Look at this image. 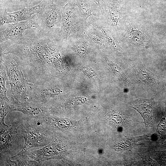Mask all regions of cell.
I'll list each match as a JSON object with an SVG mask.
<instances>
[{"mask_svg": "<svg viewBox=\"0 0 166 166\" xmlns=\"http://www.w3.org/2000/svg\"><path fill=\"white\" fill-rule=\"evenodd\" d=\"M31 29L1 43L0 53H13L20 59L29 82L50 80L53 69L62 58L59 43L61 40L58 36Z\"/></svg>", "mask_w": 166, "mask_h": 166, "instance_id": "obj_1", "label": "cell"}, {"mask_svg": "<svg viewBox=\"0 0 166 166\" xmlns=\"http://www.w3.org/2000/svg\"><path fill=\"white\" fill-rule=\"evenodd\" d=\"M0 63L4 66L10 85V96L20 101H27V86L32 83L26 79L23 72L22 62L16 55L0 53Z\"/></svg>", "mask_w": 166, "mask_h": 166, "instance_id": "obj_2", "label": "cell"}, {"mask_svg": "<svg viewBox=\"0 0 166 166\" xmlns=\"http://www.w3.org/2000/svg\"><path fill=\"white\" fill-rule=\"evenodd\" d=\"M24 133V144L18 153H24L30 149L44 147L54 137L53 129L42 123L37 118L24 115L21 118Z\"/></svg>", "mask_w": 166, "mask_h": 166, "instance_id": "obj_3", "label": "cell"}, {"mask_svg": "<svg viewBox=\"0 0 166 166\" xmlns=\"http://www.w3.org/2000/svg\"><path fill=\"white\" fill-rule=\"evenodd\" d=\"M0 155L13 156L22 150L24 144V133L21 118L10 125L0 124Z\"/></svg>", "mask_w": 166, "mask_h": 166, "instance_id": "obj_4", "label": "cell"}, {"mask_svg": "<svg viewBox=\"0 0 166 166\" xmlns=\"http://www.w3.org/2000/svg\"><path fill=\"white\" fill-rule=\"evenodd\" d=\"M62 7L53 0H47L45 7L37 14L41 32L49 34L59 36L61 30Z\"/></svg>", "mask_w": 166, "mask_h": 166, "instance_id": "obj_5", "label": "cell"}, {"mask_svg": "<svg viewBox=\"0 0 166 166\" xmlns=\"http://www.w3.org/2000/svg\"><path fill=\"white\" fill-rule=\"evenodd\" d=\"M47 0H44L39 4L30 7H25L18 11L8 12L6 8L0 7V26L14 23L30 19L34 14L39 13L45 6Z\"/></svg>", "mask_w": 166, "mask_h": 166, "instance_id": "obj_6", "label": "cell"}, {"mask_svg": "<svg viewBox=\"0 0 166 166\" xmlns=\"http://www.w3.org/2000/svg\"><path fill=\"white\" fill-rule=\"evenodd\" d=\"M33 28L39 29L37 14L28 20L10 24L5 29L1 31L0 43L20 37L26 30Z\"/></svg>", "mask_w": 166, "mask_h": 166, "instance_id": "obj_7", "label": "cell"}, {"mask_svg": "<svg viewBox=\"0 0 166 166\" xmlns=\"http://www.w3.org/2000/svg\"><path fill=\"white\" fill-rule=\"evenodd\" d=\"M129 106L140 114L147 130L153 127L156 117L157 111L156 104L152 99H137L130 103Z\"/></svg>", "mask_w": 166, "mask_h": 166, "instance_id": "obj_8", "label": "cell"}, {"mask_svg": "<svg viewBox=\"0 0 166 166\" xmlns=\"http://www.w3.org/2000/svg\"><path fill=\"white\" fill-rule=\"evenodd\" d=\"M9 104L11 111H19L30 117L38 118L49 114L48 107L32 102H22L10 96Z\"/></svg>", "mask_w": 166, "mask_h": 166, "instance_id": "obj_9", "label": "cell"}, {"mask_svg": "<svg viewBox=\"0 0 166 166\" xmlns=\"http://www.w3.org/2000/svg\"><path fill=\"white\" fill-rule=\"evenodd\" d=\"M75 10L73 6L68 3L62 7V19L59 37L65 41L71 35L75 23Z\"/></svg>", "mask_w": 166, "mask_h": 166, "instance_id": "obj_10", "label": "cell"}, {"mask_svg": "<svg viewBox=\"0 0 166 166\" xmlns=\"http://www.w3.org/2000/svg\"><path fill=\"white\" fill-rule=\"evenodd\" d=\"M136 73L138 79L143 82L152 85H157L159 84L158 76L144 68L138 69Z\"/></svg>", "mask_w": 166, "mask_h": 166, "instance_id": "obj_11", "label": "cell"}, {"mask_svg": "<svg viewBox=\"0 0 166 166\" xmlns=\"http://www.w3.org/2000/svg\"><path fill=\"white\" fill-rule=\"evenodd\" d=\"M16 164V166H43L42 162L36 160L25 153H18L12 156Z\"/></svg>", "mask_w": 166, "mask_h": 166, "instance_id": "obj_12", "label": "cell"}, {"mask_svg": "<svg viewBox=\"0 0 166 166\" xmlns=\"http://www.w3.org/2000/svg\"><path fill=\"white\" fill-rule=\"evenodd\" d=\"M150 134H145L141 136L128 137L122 141L120 144L121 149H128L135 145L138 141L148 139Z\"/></svg>", "mask_w": 166, "mask_h": 166, "instance_id": "obj_13", "label": "cell"}, {"mask_svg": "<svg viewBox=\"0 0 166 166\" xmlns=\"http://www.w3.org/2000/svg\"><path fill=\"white\" fill-rule=\"evenodd\" d=\"M6 72L4 66L0 63V100H8L6 96L7 89L5 87L6 80Z\"/></svg>", "mask_w": 166, "mask_h": 166, "instance_id": "obj_14", "label": "cell"}, {"mask_svg": "<svg viewBox=\"0 0 166 166\" xmlns=\"http://www.w3.org/2000/svg\"><path fill=\"white\" fill-rule=\"evenodd\" d=\"M156 132L162 141L166 139V103L164 114L157 125Z\"/></svg>", "mask_w": 166, "mask_h": 166, "instance_id": "obj_15", "label": "cell"}, {"mask_svg": "<svg viewBox=\"0 0 166 166\" xmlns=\"http://www.w3.org/2000/svg\"><path fill=\"white\" fill-rule=\"evenodd\" d=\"M44 0H9L11 3L17 5L21 7H30L36 6Z\"/></svg>", "mask_w": 166, "mask_h": 166, "instance_id": "obj_16", "label": "cell"}, {"mask_svg": "<svg viewBox=\"0 0 166 166\" xmlns=\"http://www.w3.org/2000/svg\"><path fill=\"white\" fill-rule=\"evenodd\" d=\"M109 64L113 71L118 76L125 84L128 85L129 81L125 73L118 65L108 61Z\"/></svg>", "mask_w": 166, "mask_h": 166, "instance_id": "obj_17", "label": "cell"}, {"mask_svg": "<svg viewBox=\"0 0 166 166\" xmlns=\"http://www.w3.org/2000/svg\"><path fill=\"white\" fill-rule=\"evenodd\" d=\"M77 2L80 14L83 18L86 19L92 15L93 12L88 5L81 0H78Z\"/></svg>", "mask_w": 166, "mask_h": 166, "instance_id": "obj_18", "label": "cell"}, {"mask_svg": "<svg viewBox=\"0 0 166 166\" xmlns=\"http://www.w3.org/2000/svg\"><path fill=\"white\" fill-rule=\"evenodd\" d=\"M81 39H79L77 42L76 49L77 52L80 54H85L87 50V45L85 41Z\"/></svg>", "mask_w": 166, "mask_h": 166, "instance_id": "obj_19", "label": "cell"}, {"mask_svg": "<svg viewBox=\"0 0 166 166\" xmlns=\"http://www.w3.org/2000/svg\"><path fill=\"white\" fill-rule=\"evenodd\" d=\"M89 38L95 43L99 45H102L103 43L102 38L101 35L94 32L89 31L87 33Z\"/></svg>", "mask_w": 166, "mask_h": 166, "instance_id": "obj_20", "label": "cell"}, {"mask_svg": "<svg viewBox=\"0 0 166 166\" xmlns=\"http://www.w3.org/2000/svg\"><path fill=\"white\" fill-rule=\"evenodd\" d=\"M0 166H16L15 162L11 160V157L4 155H0Z\"/></svg>", "mask_w": 166, "mask_h": 166, "instance_id": "obj_21", "label": "cell"}, {"mask_svg": "<svg viewBox=\"0 0 166 166\" xmlns=\"http://www.w3.org/2000/svg\"><path fill=\"white\" fill-rule=\"evenodd\" d=\"M141 156L142 158L143 162H145L144 163H145V164H147V163H148L147 164H149V165H150V164L149 163L150 162L151 165H154L157 164V163H156V162L155 161L152 160L151 158H150L147 155H144L143 156Z\"/></svg>", "mask_w": 166, "mask_h": 166, "instance_id": "obj_22", "label": "cell"}, {"mask_svg": "<svg viewBox=\"0 0 166 166\" xmlns=\"http://www.w3.org/2000/svg\"><path fill=\"white\" fill-rule=\"evenodd\" d=\"M112 121L114 123L119 124L121 123L122 122V119L121 116L119 115H114L112 117Z\"/></svg>", "mask_w": 166, "mask_h": 166, "instance_id": "obj_23", "label": "cell"}, {"mask_svg": "<svg viewBox=\"0 0 166 166\" xmlns=\"http://www.w3.org/2000/svg\"><path fill=\"white\" fill-rule=\"evenodd\" d=\"M94 1L96 4L98 5L100 7V0H92Z\"/></svg>", "mask_w": 166, "mask_h": 166, "instance_id": "obj_24", "label": "cell"}]
</instances>
